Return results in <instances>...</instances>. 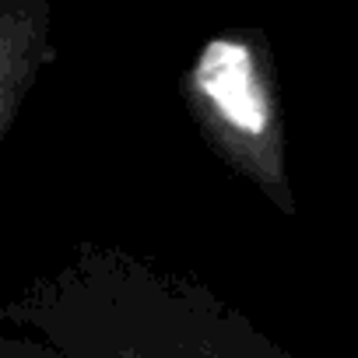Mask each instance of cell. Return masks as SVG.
<instances>
[{
    "mask_svg": "<svg viewBox=\"0 0 358 358\" xmlns=\"http://www.w3.org/2000/svg\"><path fill=\"white\" fill-rule=\"evenodd\" d=\"M0 358H302L211 281L81 239L0 302Z\"/></svg>",
    "mask_w": 358,
    "mask_h": 358,
    "instance_id": "1",
    "label": "cell"
},
{
    "mask_svg": "<svg viewBox=\"0 0 358 358\" xmlns=\"http://www.w3.org/2000/svg\"><path fill=\"white\" fill-rule=\"evenodd\" d=\"M53 60L57 29L50 0H0V148Z\"/></svg>",
    "mask_w": 358,
    "mask_h": 358,
    "instance_id": "3",
    "label": "cell"
},
{
    "mask_svg": "<svg viewBox=\"0 0 358 358\" xmlns=\"http://www.w3.org/2000/svg\"><path fill=\"white\" fill-rule=\"evenodd\" d=\"M176 92L218 165L295 222L302 208L288 176L281 81L267 36L253 25L215 32L183 67Z\"/></svg>",
    "mask_w": 358,
    "mask_h": 358,
    "instance_id": "2",
    "label": "cell"
}]
</instances>
